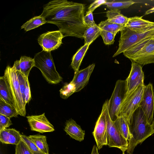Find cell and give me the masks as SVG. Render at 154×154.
<instances>
[{"mask_svg": "<svg viewBox=\"0 0 154 154\" xmlns=\"http://www.w3.org/2000/svg\"><path fill=\"white\" fill-rule=\"evenodd\" d=\"M98 149L97 147L95 145H94L93 147L91 154H99Z\"/></svg>", "mask_w": 154, "mask_h": 154, "instance_id": "cell-39", "label": "cell"}, {"mask_svg": "<svg viewBox=\"0 0 154 154\" xmlns=\"http://www.w3.org/2000/svg\"><path fill=\"white\" fill-rule=\"evenodd\" d=\"M21 138L33 154H45L39 149L29 136L21 135Z\"/></svg>", "mask_w": 154, "mask_h": 154, "instance_id": "cell-31", "label": "cell"}, {"mask_svg": "<svg viewBox=\"0 0 154 154\" xmlns=\"http://www.w3.org/2000/svg\"><path fill=\"white\" fill-rule=\"evenodd\" d=\"M148 122L152 124L154 110V92L152 84L145 85L143 97L140 105Z\"/></svg>", "mask_w": 154, "mask_h": 154, "instance_id": "cell-12", "label": "cell"}, {"mask_svg": "<svg viewBox=\"0 0 154 154\" xmlns=\"http://www.w3.org/2000/svg\"><path fill=\"white\" fill-rule=\"evenodd\" d=\"M63 34L58 30L48 31L40 35L38 39L43 50L51 52L57 49L62 44Z\"/></svg>", "mask_w": 154, "mask_h": 154, "instance_id": "cell-11", "label": "cell"}, {"mask_svg": "<svg viewBox=\"0 0 154 154\" xmlns=\"http://www.w3.org/2000/svg\"><path fill=\"white\" fill-rule=\"evenodd\" d=\"M29 137L42 152L45 154H49V148L45 136L35 135H30Z\"/></svg>", "mask_w": 154, "mask_h": 154, "instance_id": "cell-26", "label": "cell"}, {"mask_svg": "<svg viewBox=\"0 0 154 154\" xmlns=\"http://www.w3.org/2000/svg\"><path fill=\"white\" fill-rule=\"evenodd\" d=\"M151 125L152 129L153 131H154V120L152 121L151 124Z\"/></svg>", "mask_w": 154, "mask_h": 154, "instance_id": "cell-41", "label": "cell"}, {"mask_svg": "<svg viewBox=\"0 0 154 154\" xmlns=\"http://www.w3.org/2000/svg\"><path fill=\"white\" fill-rule=\"evenodd\" d=\"M119 48L113 57L127 50L130 47L143 38L154 33V29L143 33H138L125 27L121 31Z\"/></svg>", "mask_w": 154, "mask_h": 154, "instance_id": "cell-7", "label": "cell"}, {"mask_svg": "<svg viewBox=\"0 0 154 154\" xmlns=\"http://www.w3.org/2000/svg\"><path fill=\"white\" fill-rule=\"evenodd\" d=\"M0 140L2 143L17 145L22 140L21 134L14 128H6L0 131Z\"/></svg>", "mask_w": 154, "mask_h": 154, "instance_id": "cell-19", "label": "cell"}, {"mask_svg": "<svg viewBox=\"0 0 154 154\" xmlns=\"http://www.w3.org/2000/svg\"><path fill=\"white\" fill-rule=\"evenodd\" d=\"M85 8L82 3L65 0H52L44 5L40 15L47 23L56 25L63 37L82 38L88 27L84 20Z\"/></svg>", "mask_w": 154, "mask_h": 154, "instance_id": "cell-1", "label": "cell"}, {"mask_svg": "<svg viewBox=\"0 0 154 154\" xmlns=\"http://www.w3.org/2000/svg\"><path fill=\"white\" fill-rule=\"evenodd\" d=\"M131 62L130 72L125 79L127 86L126 95L131 93L140 85H144V75L142 66L135 62Z\"/></svg>", "mask_w": 154, "mask_h": 154, "instance_id": "cell-13", "label": "cell"}, {"mask_svg": "<svg viewBox=\"0 0 154 154\" xmlns=\"http://www.w3.org/2000/svg\"><path fill=\"white\" fill-rule=\"evenodd\" d=\"M92 13L87 11L85 16L84 17V23L88 27L94 26L96 25L94 20Z\"/></svg>", "mask_w": 154, "mask_h": 154, "instance_id": "cell-36", "label": "cell"}, {"mask_svg": "<svg viewBox=\"0 0 154 154\" xmlns=\"http://www.w3.org/2000/svg\"><path fill=\"white\" fill-rule=\"evenodd\" d=\"M91 44H86L80 48L73 55L71 66L75 73L79 70L83 58Z\"/></svg>", "mask_w": 154, "mask_h": 154, "instance_id": "cell-22", "label": "cell"}, {"mask_svg": "<svg viewBox=\"0 0 154 154\" xmlns=\"http://www.w3.org/2000/svg\"><path fill=\"white\" fill-rule=\"evenodd\" d=\"M152 36L153 37H154V33L152 34Z\"/></svg>", "mask_w": 154, "mask_h": 154, "instance_id": "cell-42", "label": "cell"}, {"mask_svg": "<svg viewBox=\"0 0 154 154\" xmlns=\"http://www.w3.org/2000/svg\"><path fill=\"white\" fill-rule=\"evenodd\" d=\"M35 66L40 69L46 81L51 84H57L63 79L56 70L51 52L42 50L34 58Z\"/></svg>", "mask_w": 154, "mask_h": 154, "instance_id": "cell-4", "label": "cell"}, {"mask_svg": "<svg viewBox=\"0 0 154 154\" xmlns=\"http://www.w3.org/2000/svg\"><path fill=\"white\" fill-rule=\"evenodd\" d=\"M152 37L154 38V37Z\"/></svg>", "mask_w": 154, "mask_h": 154, "instance_id": "cell-44", "label": "cell"}, {"mask_svg": "<svg viewBox=\"0 0 154 154\" xmlns=\"http://www.w3.org/2000/svg\"><path fill=\"white\" fill-rule=\"evenodd\" d=\"M135 3L132 0L123 1H106V2L104 5H106L110 10H120L121 9L128 8Z\"/></svg>", "mask_w": 154, "mask_h": 154, "instance_id": "cell-28", "label": "cell"}, {"mask_svg": "<svg viewBox=\"0 0 154 154\" xmlns=\"http://www.w3.org/2000/svg\"><path fill=\"white\" fill-rule=\"evenodd\" d=\"M25 81V88L24 91V95L26 104L28 103L30 101L31 97L30 90V85L28 78L24 75Z\"/></svg>", "mask_w": 154, "mask_h": 154, "instance_id": "cell-37", "label": "cell"}, {"mask_svg": "<svg viewBox=\"0 0 154 154\" xmlns=\"http://www.w3.org/2000/svg\"><path fill=\"white\" fill-rule=\"evenodd\" d=\"M0 97L15 108L7 74L5 71L4 75L0 77Z\"/></svg>", "mask_w": 154, "mask_h": 154, "instance_id": "cell-17", "label": "cell"}, {"mask_svg": "<svg viewBox=\"0 0 154 154\" xmlns=\"http://www.w3.org/2000/svg\"><path fill=\"white\" fill-rule=\"evenodd\" d=\"M116 35L110 32L100 30V35L102 38L104 43L106 45H110L113 44Z\"/></svg>", "mask_w": 154, "mask_h": 154, "instance_id": "cell-32", "label": "cell"}, {"mask_svg": "<svg viewBox=\"0 0 154 154\" xmlns=\"http://www.w3.org/2000/svg\"><path fill=\"white\" fill-rule=\"evenodd\" d=\"M108 103V100H107L103 104L101 113L92 132L98 149L107 145L106 113Z\"/></svg>", "mask_w": 154, "mask_h": 154, "instance_id": "cell-10", "label": "cell"}, {"mask_svg": "<svg viewBox=\"0 0 154 154\" xmlns=\"http://www.w3.org/2000/svg\"><path fill=\"white\" fill-rule=\"evenodd\" d=\"M10 118L0 114V131L8 128L12 123Z\"/></svg>", "mask_w": 154, "mask_h": 154, "instance_id": "cell-35", "label": "cell"}, {"mask_svg": "<svg viewBox=\"0 0 154 154\" xmlns=\"http://www.w3.org/2000/svg\"><path fill=\"white\" fill-rule=\"evenodd\" d=\"M47 23L45 18L40 15L29 20L21 26V28L28 31Z\"/></svg>", "mask_w": 154, "mask_h": 154, "instance_id": "cell-25", "label": "cell"}, {"mask_svg": "<svg viewBox=\"0 0 154 154\" xmlns=\"http://www.w3.org/2000/svg\"><path fill=\"white\" fill-rule=\"evenodd\" d=\"M145 85H140L126 95L117 113L118 117L124 118L128 122L134 112L140 107Z\"/></svg>", "mask_w": 154, "mask_h": 154, "instance_id": "cell-5", "label": "cell"}, {"mask_svg": "<svg viewBox=\"0 0 154 154\" xmlns=\"http://www.w3.org/2000/svg\"><path fill=\"white\" fill-rule=\"evenodd\" d=\"M106 16L108 22L125 26L129 19L121 14L120 10H108L106 12Z\"/></svg>", "mask_w": 154, "mask_h": 154, "instance_id": "cell-21", "label": "cell"}, {"mask_svg": "<svg viewBox=\"0 0 154 154\" xmlns=\"http://www.w3.org/2000/svg\"><path fill=\"white\" fill-rule=\"evenodd\" d=\"M95 66L94 64H92L86 68L75 73L71 81L75 85V92L81 90L87 84Z\"/></svg>", "mask_w": 154, "mask_h": 154, "instance_id": "cell-16", "label": "cell"}, {"mask_svg": "<svg viewBox=\"0 0 154 154\" xmlns=\"http://www.w3.org/2000/svg\"><path fill=\"white\" fill-rule=\"evenodd\" d=\"M100 29L98 25L87 28L85 31L83 38L85 40V44H91L100 35Z\"/></svg>", "mask_w": 154, "mask_h": 154, "instance_id": "cell-23", "label": "cell"}, {"mask_svg": "<svg viewBox=\"0 0 154 154\" xmlns=\"http://www.w3.org/2000/svg\"><path fill=\"white\" fill-rule=\"evenodd\" d=\"M131 61L141 66L154 63V38L149 35L133 45L123 53Z\"/></svg>", "mask_w": 154, "mask_h": 154, "instance_id": "cell-3", "label": "cell"}, {"mask_svg": "<svg viewBox=\"0 0 154 154\" xmlns=\"http://www.w3.org/2000/svg\"><path fill=\"white\" fill-rule=\"evenodd\" d=\"M106 119L107 145L110 147L118 148L125 152L128 148V141L122 135L116 121L110 118L108 107Z\"/></svg>", "mask_w": 154, "mask_h": 154, "instance_id": "cell-6", "label": "cell"}, {"mask_svg": "<svg viewBox=\"0 0 154 154\" xmlns=\"http://www.w3.org/2000/svg\"><path fill=\"white\" fill-rule=\"evenodd\" d=\"M75 84L72 81L69 83L66 84L60 90V97L66 99L74 93L75 92Z\"/></svg>", "mask_w": 154, "mask_h": 154, "instance_id": "cell-30", "label": "cell"}, {"mask_svg": "<svg viewBox=\"0 0 154 154\" xmlns=\"http://www.w3.org/2000/svg\"><path fill=\"white\" fill-rule=\"evenodd\" d=\"M15 154H33L26 143L22 140L16 145Z\"/></svg>", "mask_w": 154, "mask_h": 154, "instance_id": "cell-34", "label": "cell"}, {"mask_svg": "<svg viewBox=\"0 0 154 154\" xmlns=\"http://www.w3.org/2000/svg\"><path fill=\"white\" fill-rule=\"evenodd\" d=\"M126 93V80H118L108 103L109 115L111 119L113 121H115L117 118V113L120 106Z\"/></svg>", "mask_w": 154, "mask_h": 154, "instance_id": "cell-8", "label": "cell"}, {"mask_svg": "<svg viewBox=\"0 0 154 154\" xmlns=\"http://www.w3.org/2000/svg\"><path fill=\"white\" fill-rule=\"evenodd\" d=\"M128 123L129 134L126 151L128 154H132L135 147L154 133V131L140 107L134 112Z\"/></svg>", "mask_w": 154, "mask_h": 154, "instance_id": "cell-2", "label": "cell"}, {"mask_svg": "<svg viewBox=\"0 0 154 154\" xmlns=\"http://www.w3.org/2000/svg\"><path fill=\"white\" fill-rule=\"evenodd\" d=\"M13 66L16 70L20 71L26 77L28 78L31 70L35 66L34 59L26 56H21L19 60L14 62Z\"/></svg>", "mask_w": 154, "mask_h": 154, "instance_id": "cell-20", "label": "cell"}, {"mask_svg": "<svg viewBox=\"0 0 154 154\" xmlns=\"http://www.w3.org/2000/svg\"><path fill=\"white\" fill-rule=\"evenodd\" d=\"M5 71L7 74L15 108L19 115L25 117L26 113V106L24 105L20 92L16 70L13 66L12 67L8 66Z\"/></svg>", "mask_w": 154, "mask_h": 154, "instance_id": "cell-9", "label": "cell"}, {"mask_svg": "<svg viewBox=\"0 0 154 154\" xmlns=\"http://www.w3.org/2000/svg\"><path fill=\"white\" fill-rule=\"evenodd\" d=\"M16 72L19 83L20 92L24 105L26 106V104L25 103L24 95V91L25 88V81L24 75L20 71L16 70Z\"/></svg>", "mask_w": 154, "mask_h": 154, "instance_id": "cell-33", "label": "cell"}, {"mask_svg": "<svg viewBox=\"0 0 154 154\" xmlns=\"http://www.w3.org/2000/svg\"><path fill=\"white\" fill-rule=\"evenodd\" d=\"M122 154H125V152H122Z\"/></svg>", "mask_w": 154, "mask_h": 154, "instance_id": "cell-43", "label": "cell"}, {"mask_svg": "<svg viewBox=\"0 0 154 154\" xmlns=\"http://www.w3.org/2000/svg\"><path fill=\"white\" fill-rule=\"evenodd\" d=\"M64 130L67 134L76 140L81 142L84 139L85 131L72 119L66 122Z\"/></svg>", "mask_w": 154, "mask_h": 154, "instance_id": "cell-18", "label": "cell"}, {"mask_svg": "<svg viewBox=\"0 0 154 154\" xmlns=\"http://www.w3.org/2000/svg\"><path fill=\"white\" fill-rule=\"evenodd\" d=\"M31 130L41 133L54 131V126L46 117L45 113L39 115L26 116Z\"/></svg>", "mask_w": 154, "mask_h": 154, "instance_id": "cell-14", "label": "cell"}, {"mask_svg": "<svg viewBox=\"0 0 154 154\" xmlns=\"http://www.w3.org/2000/svg\"><path fill=\"white\" fill-rule=\"evenodd\" d=\"M115 121L122 135L128 141L129 133L127 121L122 117H118Z\"/></svg>", "mask_w": 154, "mask_h": 154, "instance_id": "cell-29", "label": "cell"}, {"mask_svg": "<svg viewBox=\"0 0 154 154\" xmlns=\"http://www.w3.org/2000/svg\"><path fill=\"white\" fill-rule=\"evenodd\" d=\"M154 13V7L147 10L145 13V15L148 14H149Z\"/></svg>", "mask_w": 154, "mask_h": 154, "instance_id": "cell-40", "label": "cell"}, {"mask_svg": "<svg viewBox=\"0 0 154 154\" xmlns=\"http://www.w3.org/2000/svg\"><path fill=\"white\" fill-rule=\"evenodd\" d=\"M0 114L10 118L17 117L18 113L15 108L7 103L0 97Z\"/></svg>", "mask_w": 154, "mask_h": 154, "instance_id": "cell-24", "label": "cell"}, {"mask_svg": "<svg viewBox=\"0 0 154 154\" xmlns=\"http://www.w3.org/2000/svg\"><path fill=\"white\" fill-rule=\"evenodd\" d=\"M125 26L138 33H143L154 29V22L146 20L142 17L129 18Z\"/></svg>", "mask_w": 154, "mask_h": 154, "instance_id": "cell-15", "label": "cell"}, {"mask_svg": "<svg viewBox=\"0 0 154 154\" xmlns=\"http://www.w3.org/2000/svg\"><path fill=\"white\" fill-rule=\"evenodd\" d=\"M106 0H97L94 1L91 4L88 8V11L92 12L97 7L102 5H104L106 2Z\"/></svg>", "mask_w": 154, "mask_h": 154, "instance_id": "cell-38", "label": "cell"}, {"mask_svg": "<svg viewBox=\"0 0 154 154\" xmlns=\"http://www.w3.org/2000/svg\"><path fill=\"white\" fill-rule=\"evenodd\" d=\"M98 25L101 29L115 34L121 31L125 27L124 25L109 22L107 20L101 21Z\"/></svg>", "mask_w": 154, "mask_h": 154, "instance_id": "cell-27", "label": "cell"}]
</instances>
